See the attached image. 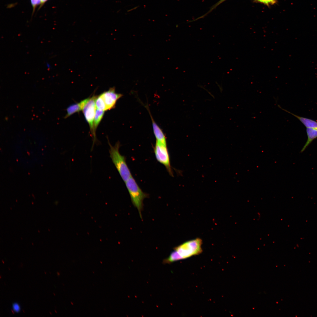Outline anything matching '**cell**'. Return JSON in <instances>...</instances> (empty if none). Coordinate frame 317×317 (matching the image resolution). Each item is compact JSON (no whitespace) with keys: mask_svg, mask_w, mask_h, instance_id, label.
Masks as SVG:
<instances>
[{"mask_svg":"<svg viewBox=\"0 0 317 317\" xmlns=\"http://www.w3.org/2000/svg\"><path fill=\"white\" fill-rule=\"evenodd\" d=\"M71 303L72 304V305H73V303H72V302H71Z\"/></svg>","mask_w":317,"mask_h":317,"instance_id":"ac0fdd59","label":"cell"},{"mask_svg":"<svg viewBox=\"0 0 317 317\" xmlns=\"http://www.w3.org/2000/svg\"><path fill=\"white\" fill-rule=\"evenodd\" d=\"M47 0H41V4H43L45 2H46Z\"/></svg>","mask_w":317,"mask_h":317,"instance_id":"e0dca14e","label":"cell"},{"mask_svg":"<svg viewBox=\"0 0 317 317\" xmlns=\"http://www.w3.org/2000/svg\"><path fill=\"white\" fill-rule=\"evenodd\" d=\"M97 96L93 95L92 97L87 98L82 111L85 118L88 123L92 134L93 137V142L96 140V136L94 131L93 122L95 115L96 106L95 101Z\"/></svg>","mask_w":317,"mask_h":317,"instance_id":"277c9868","label":"cell"},{"mask_svg":"<svg viewBox=\"0 0 317 317\" xmlns=\"http://www.w3.org/2000/svg\"><path fill=\"white\" fill-rule=\"evenodd\" d=\"M104 111L97 109H96L93 122L94 131L95 135L96 129L103 117Z\"/></svg>","mask_w":317,"mask_h":317,"instance_id":"8fae6325","label":"cell"},{"mask_svg":"<svg viewBox=\"0 0 317 317\" xmlns=\"http://www.w3.org/2000/svg\"><path fill=\"white\" fill-rule=\"evenodd\" d=\"M154 151L157 160L164 165L169 174L171 176H173L167 145L156 141Z\"/></svg>","mask_w":317,"mask_h":317,"instance_id":"5b68a950","label":"cell"},{"mask_svg":"<svg viewBox=\"0 0 317 317\" xmlns=\"http://www.w3.org/2000/svg\"><path fill=\"white\" fill-rule=\"evenodd\" d=\"M31 1L33 12L38 5L42 4L41 0H31Z\"/></svg>","mask_w":317,"mask_h":317,"instance_id":"4fadbf2b","label":"cell"},{"mask_svg":"<svg viewBox=\"0 0 317 317\" xmlns=\"http://www.w3.org/2000/svg\"><path fill=\"white\" fill-rule=\"evenodd\" d=\"M100 95L103 100L107 110L114 108L117 100L123 95L121 94L117 93L114 87L110 88Z\"/></svg>","mask_w":317,"mask_h":317,"instance_id":"8992f818","label":"cell"},{"mask_svg":"<svg viewBox=\"0 0 317 317\" xmlns=\"http://www.w3.org/2000/svg\"><path fill=\"white\" fill-rule=\"evenodd\" d=\"M202 240L200 238L189 240L174 247L169 256L163 263L170 264L198 255L203 252Z\"/></svg>","mask_w":317,"mask_h":317,"instance_id":"6da1fadb","label":"cell"},{"mask_svg":"<svg viewBox=\"0 0 317 317\" xmlns=\"http://www.w3.org/2000/svg\"><path fill=\"white\" fill-rule=\"evenodd\" d=\"M129 193L131 202L139 212L140 218L142 219L141 212L144 208L143 201L148 198V194L144 192L131 176L125 182Z\"/></svg>","mask_w":317,"mask_h":317,"instance_id":"3957f363","label":"cell"},{"mask_svg":"<svg viewBox=\"0 0 317 317\" xmlns=\"http://www.w3.org/2000/svg\"><path fill=\"white\" fill-rule=\"evenodd\" d=\"M145 107L149 112L151 119L153 132L156 139V141L164 144L167 145L166 138L164 133L162 129L156 123L153 117H152L148 106L146 105Z\"/></svg>","mask_w":317,"mask_h":317,"instance_id":"52a82bcc","label":"cell"},{"mask_svg":"<svg viewBox=\"0 0 317 317\" xmlns=\"http://www.w3.org/2000/svg\"><path fill=\"white\" fill-rule=\"evenodd\" d=\"M306 132L307 139L305 145L301 150V153L303 152L313 140L317 138V129L306 128Z\"/></svg>","mask_w":317,"mask_h":317,"instance_id":"9c48e42d","label":"cell"},{"mask_svg":"<svg viewBox=\"0 0 317 317\" xmlns=\"http://www.w3.org/2000/svg\"><path fill=\"white\" fill-rule=\"evenodd\" d=\"M279 108L293 115L297 118L306 128H311L317 129V122L311 119L300 117L283 109L280 105H278Z\"/></svg>","mask_w":317,"mask_h":317,"instance_id":"ba28073f","label":"cell"},{"mask_svg":"<svg viewBox=\"0 0 317 317\" xmlns=\"http://www.w3.org/2000/svg\"><path fill=\"white\" fill-rule=\"evenodd\" d=\"M82 108L81 102L70 105L66 109L67 113L65 118H66L75 113L79 112L82 110Z\"/></svg>","mask_w":317,"mask_h":317,"instance_id":"30bf717a","label":"cell"},{"mask_svg":"<svg viewBox=\"0 0 317 317\" xmlns=\"http://www.w3.org/2000/svg\"><path fill=\"white\" fill-rule=\"evenodd\" d=\"M109 146V153L112 160L117 170L123 181L125 182L131 176L130 171L126 162V158L121 155L119 149L120 146L119 141L112 146L108 141Z\"/></svg>","mask_w":317,"mask_h":317,"instance_id":"7a4b0ae2","label":"cell"},{"mask_svg":"<svg viewBox=\"0 0 317 317\" xmlns=\"http://www.w3.org/2000/svg\"><path fill=\"white\" fill-rule=\"evenodd\" d=\"M45 66L46 68L49 69L51 68H52V66L51 64L48 62H47L45 63Z\"/></svg>","mask_w":317,"mask_h":317,"instance_id":"2e32d148","label":"cell"},{"mask_svg":"<svg viewBox=\"0 0 317 317\" xmlns=\"http://www.w3.org/2000/svg\"><path fill=\"white\" fill-rule=\"evenodd\" d=\"M12 309L14 312L18 313L21 309L18 303H14L12 304Z\"/></svg>","mask_w":317,"mask_h":317,"instance_id":"5bb4252c","label":"cell"},{"mask_svg":"<svg viewBox=\"0 0 317 317\" xmlns=\"http://www.w3.org/2000/svg\"><path fill=\"white\" fill-rule=\"evenodd\" d=\"M95 104L97 109L104 111L107 110L103 100L100 95L97 96L95 101Z\"/></svg>","mask_w":317,"mask_h":317,"instance_id":"7c38bea8","label":"cell"},{"mask_svg":"<svg viewBox=\"0 0 317 317\" xmlns=\"http://www.w3.org/2000/svg\"><path fill=\"white\" fill-rule=\"evenodd\" d=\"M258 1L266 4H274L275 2V0H257Z\"/></svg>","mask_w":317,"mask_h":317,"instance_id":"9a60e30c","label":"cell"}]
</instances>
